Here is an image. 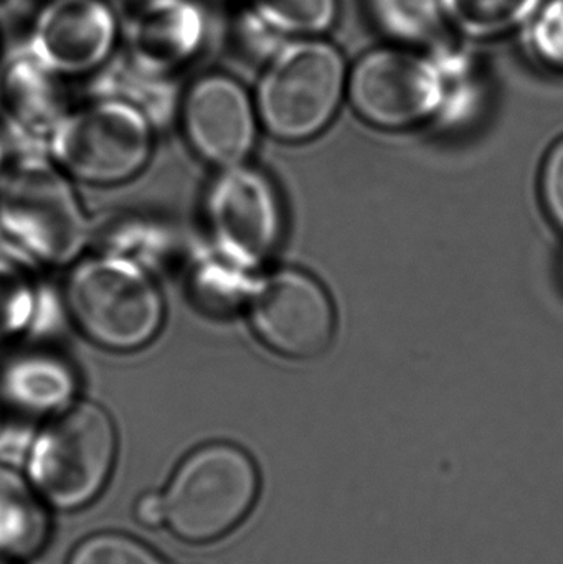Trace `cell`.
I'll return each instance as SVG.
<instances>
[{"instance_id":"obj_26","label":"cell","mask_w":563,"mask_h":564,"mask_svg":"<svg viewBox=\"0 0 563 564\" xmlns=\"http://www.w3.org/2000/svg\"><path fill=\"white\" fill-rule=\"evenodd\" d=\"M131 2H134V0H131Z\"/></svg>"},{"instance_id":"obj_20","label":"cell","mask_w":563,"mask_h":564,"mask_svg":"<svg viewBox=\"0 0 563 564\" xmlns=\"http://www.w3.org/2000/svg\"><path fill=\"white\" fill-rule=\"evenodd\" d=\"M528 26L532 55L544 68L563 75V0H544Z\"/></svg>"},{"instance_id":"obj_7","label":"cell","mask_w":563,"mask_h":564,"mask_svg":"<svg viewBox=\"0 0 563 564\" xmlns=\"http://www.w3.org/2000/svg\"><path fill=\"white\" fill-rule=\"evenodd\" d=\"M347 96L372 128L407 131L445 105V79L430 53L387 43L367 50L350 66Z\"/></svg>"},{"instance_id":"obj_4","label":"cell","mask_w":563,"mask_h":564,"mask_svg":"<svg viewBox=\"0 0 563 564\" xmlns=\"http://www.w3.org/2000/svg\"><path fill=\"white\" fill-rule=\"evenodd\" d=\"M56 162L78 181L121 184L148 164L154 145L148 112L121 98L96 99L66 111L50 132Z\"/></svg>"},{"instance_id":"obj_22","label":"cell","mask_w":563,"mask_h":564,"mask_svg":"<svg viewBox=\"0 0 563 564\" xmlns=\"http://www.w3.org/2000/svg\"><path fill=\"white\" fill-rule=\"evenodd\" d=\"M539 192L549 220L563 231V135L545 154L539 178Z\"/></svg>"},{"instance_id":"obj_10","label":"cell","mask_w":563,"mask_h":564,"mask_svg":"<svg viewBox=\"0 0 563 564\" xmlns=\"http://www.w3.org/2000/svg\"><path fill=\"white\" fill-rule=\"evenodd\" d=\"M121 48V20L108 0H46L25 50L63 79L95 76Z\"/></svg>"},{"instance_id":"obj_3","label":"cell","mask_w":563,"mask_h":564,"mask_svg":"<svg viewBox=\"0 0 563 564\" xmlns=\"http://www.w3.org/2000/svg\"><path fill=\"white\" fill-rule=\"evenodd\" d=\"M0 228L23 251L50 264L72 263L88 241V221L65 175L40 158L0 174Z\"/></svg>"},{"instance_id":"obj_23","label":"cell","mask_w":563,"mask_h":564,"mask_svg":"<svg viewBox=\"0 0 563 564\" xmlns=\"http://www.w3.org/2000/svg\"><path fill=\"white\" fill-rule=\"evenodd\" d=\"M138 517L145 525H159L162 520H165L164 499L154 494L142 497L138 503Z\"/></svg>"},{"instance_id":"obj_9","label":"cell","mask_w":563,"mask_h":564,"mask_svg":"<svg viewBox=\"0 0 563 564\" xmlns=\"http://www.w3.org/2000/svg\"><path fill=\"white\" fill-rule=\"evenodd\" d=\"M248 321L274 354L310 360L333 344L336 311L327 289L301 270L274 271L248 295Z\"/></svg>"},{"instance_id":"obj_11","label":"cell","mask_w":563,"mask_h":564,"mask_svg":"<svg viewBox=\"0 0 563 564\" xmlns=\"http://www.w3.org/2000/svg\"><path fill=\"white\" fill-rule=\"evenodd\" d=\"M181 122L192 151L208 164H241L257 142L258 111L243 85L221 72L205 73L185 89Z\"/></svg>"},{"instance_id":"obj_16","label":"cell","mask_w":563,"mask_h":564,"mask_svg":"<svg viewBox=\"0 0 563 564\" xmlns=\"http://www.w3.org/2000/svg\"><path fill=\"white\" fill-rule=\"evenodd\" d=\"M544 0H440L446 23L458 39H501L528 26Z\"/></svg>"},{"instance_id":"obj_2","label":"cell","mask_w":563,"mask_h":564,"mask_svg":"<svg viewBox=\"0 0 563 564\" xmlns=\"http://www.w3.org/2000/svg\"><path fill=\"white\" fill-rule=\"evenodd\" d=\"M65 299L76 327L108 350L145 347L164 322V299L155 281L141 264L116 254L76 264Z\"/></svg>"},{"instance_id":"obj_12","label":"cell","mask_w":563,"mask_h":564,"mask_svg":"<svg viewBox=\"0 0 563 564\" xmlns=\"http://www.w3.org/2000/svg\"><path fill=\"white\" fill-rule=\"evenodd\" d=\"M208 35L204 0H134L119 50L148 75L175 79L204 55Z\"/></svg>"},{"instance_id":"obj_21","label":"cell","mask_w":563,"mask_h":564,"mask_svg":"<svg viewBox=\"0 0 563 564\" xmlns=\"http://www.w3.org/2000/svg\"><path fill=\"white\" fill-rule=\"evenodd\" d=\"M68 564H164L141 543L121 535H98L83 542Z\"/></svg>"},{"instance_id":"obj_13","label":"cell","mask_w":563,"mask_h":564,"mask_svg":"<svg viewBox=\"0 0 563 564\" xmlns=\"http://www.w3.org/2000/svg\"><path fill=\"white\" fill-rule=\"evenodd\" d=\"M65 82L26 50L17 55L0 85L3 108L13 128L23 134L50 135L66 112Z\"/></svg>"},{"instance_id":"obj_5","label":"cell","mask_w":563,"mask_h":564,"mask_svg":"<svg viewBox=\"0 0 563 564\" xmlns=\"http://www.w3.org/2000/svg\"><path fill=\"white\" fill-rule=\"evenodd\" d=\"M115 456V423L99 404L82 401L39 434L30 454V477L52 506L78 509L102 489Z\"/></svg>"},{"instance_id":"obj_14","label":"cell","mask_w":563,"mask_h":564,"mask_svg":"<svg viewBox=\"0 0 563 564\" xmlns=\"http://www.w3.org/2000/svg\"><path fill=\"white\" fill-rule=\"evenodd\" d=\"M367 9L380 33L396 45L432 53L458 39L440 0H367Z\"/></svg>"},{"instance_id":"obj_15","label":"cell","mask_w":563,"mask_h":564,"mask_svg":"<svg viewBox=\"0 0 563 564\" xmlns=\"http://www.w3.org/2000/svg\"><path fill=\"white\" fill-rule=\"evenodd\" d=\"M45 530V513L29 484L0 464V558L35 552Z\"/></svg>"},{"instance_id":"obj_18","label":"cell","mask_w":563,"mask_h":564,"mask_svg":"<svg viewBox=\"0 0 563 564\" xmlns=\"http://www.w3.org/2000/svg\"><path fill=\"white\" fill-rule=\"evenodd\" d=\"M40 301L42 288L25 254L0 247V345L32 328Z\"/></svg>"},{"instance_id":"obj_19","label":"cell","mask_w":563,"mask_h":564,"mask_svg":"<svg viewBox=\"0 0 563 564\" xmlns=\"http://www.w3.org/2000/svg\"><path fill=\"white\" fill-rule=\"evenodd\" d=\"M245 7L283 39L324 36L339 19V0H245Z\"/></svg>"},{"instance_id":"obj_1","label":"cell","mask_w":563,"mask_h":564,"mask_svg":"<svg viewBox=\"0 0 563 564\" xmlns=\"http://www.w3.org/2000/svg\"><path fill=\"white\" fill-rule=\"evenodd\" d=\"M347 78L344 53L326 36L288 39L261 65L258 119L280 141H310L336 118Z\"/></svg>"},{"instance_id":"obj_6","label":"cell","mask_w":563,"mask_h":564,"mask_svg":"<svg viewBox=\"0 0 563 564\" xmlns=\"http://www.w3.org/2000/svg\"><path fill=\"white\" fill-rule=\"evenodd\" d=\"M258 474L250 457L230 444L195 451L175 473L164 497L175 535L207 542L234 529L253 506Z\"/></svg>"},{"instance_id":"obj_17","label":"cell","mask_w":563,"mask_h":564,"mask_svg":"<svg viewBox=\"0 0 563 564\" xmlns=\"http://www.w3.org/2000/svg\"><path fill=\"white\" fill-rule=\"evenodd\" d=\"M0 384L12 403L33 411L58 406L75 390L72 371L56 358L43 355H29L7 365Z\"/></svg>"},{"instance_id":"obj_25","label":"cell","mask_w":563,"mask_h":564,"mask_svg":"<svg viewBox=\"0 0 563 564\" xmlns=\"http://www.w3.org/2000/svg\"><path fill=\"white\" fill-rule=\"evenodd\" d=\"M0 564H6V563L0 562Z\"/></svg>"},{"instance_id":"obj_8","label":"cell","mask_w":563,"mask_h":564,"mask_svg":"<svg viewBox=\"0 0 563 564\" xmlns=\"http://www.w3.org/2000/svg\"><path fill=\"white\" fill-rule=\"evenodd\" d=\"M205 217L218 253L237 270H253L270 260L283 235L280 195L250 165H231L215 178Z\"/></svg>"},{"instance_id":"obj_24","label":"cell","mask_w":563,"mask_h":564,"mask_svg":"<svg viewBox=\"0 0 563 564\" xmlns=\"http://www.w3.org/2000/svg\"><path fill=\"white\" fill-rule=\"evenodd\" d=\"M6 145H3L2 135H0V174H2L3 169H6Z\"/></svg>"}]
</instances>
